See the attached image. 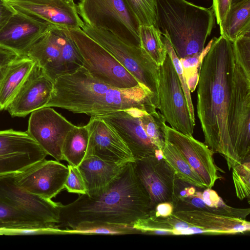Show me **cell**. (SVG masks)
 I'll return each mask as SVG.
<instances>
[{
	"label": "cell",
	"mask_w": 250,
	"mask_h": 250,
	"mask_svg": "<svg viewBox=\"0 0 250 250\" xmlns=\"http://www.w3.org/2000/svg\"><path fill=\"white\" fill-rule=\"evenodd\" d=\"M212 39L199 73L197 113L205 144L223 155L230 170L234 167L230 127L235 58L232 42L221 35Z\"/></svg>",
	"instance_id": "cell-1"
},
{
	"label": "cell",
	"mask_w": 250,
	"mask_h": 250,
	"mask_svg": "<svg viewBox=\"0 0 250 250\" xmlns=\"http://www.w3.org/2000/svg\"><path fill=\"white\" fill-rule=\"evenodd\" d=\"M133 162H127L105 188L89 196L79 194L73 202L62 205L59 228H71L85 221L131 225L153 211L148 194L135 173Z\"/></svg>",
	"instance_id": "cell-2"
},
{
	"label": "cell",
	"mask_w": 250,
	"mask_h": 250,
	"mask_svg": "<svg viewBox=\"0 0 250 250\" xmlns=\"http://www.w3.org/2000/svg\"><path fill=\"white\" fill-rule=\"evenodd\" d=\"M45 107H56L74 113L99 117L131 109L156 110L151 92L144 85L122 89L93 77L83 66L54 81L50 98Z\"/></svg>",
	"instance_id": "cell-3"
},
{
	"label": "cell",
	"mask_w": 250,
	"mask_h": 250,
	"mask_svg": "<svg viewBox=\"0 0 250 250\" xmlns=\"http://www.w3.org/2000/svg\"><path fill=\"white\" fill-rule=\"evenodd\" d=\"M156 4L157 28L168 35L178 58L202 52L214 26L212 6L186 0H156Z\"/></svg>",
	"instance_id": "cell-4"
},
{
	"label": "cell",
	"mask_w": 250,
	"mask_h": 250,
	"mask_svg": "<svg viewBox=\"0 0 250 250\" xmlns=\"http://www.w3.org/2000/svg\"><path fill=\"white\" fill-rule=\"evenodd\" d=\"M62 206L24 190L15 174L0 176V229L58 226Z\"/></svg>",
	"instance_id": "cell-5"
},
{
	"label": "cell",
	"mask_w": 250,
	"mask_h": 250,
	"mask_svg": "<svg viewBox=\"0 0 250 250\" xmlns=\"http://www.w3.org/2000/svg\"><path fill=\"white\" fill-rule=\"evenodd\" d=\"M89 37L109 52L141 84L153 94L157 108L159 65L141 46L126 43L111 32L84 23L81 28Z\"/></svg>",
	"instance_id": "cell-6"
},
{
	"label": "cell",
	"mask_w": 250,
	"mask_h": 250,
	"mask_svg": "<svg viewBox=\"0 0 250 250\" xmlns=\"http://www.w3.org/2000/svg\"><path fill=\"white\" fill-rule=\"evenodd\" d=\"M35 61L54 82L83 65L82 57L68 29L52 25L34 43L25 55Z\"/></svg>",
	"instance_id": "cell-7"
},
{
	"label": "cell",
	"mask_w": 250,
	"mask_h": 250,
	"mask_svg": "<svg viewBox=\"0 0 250 250\" xmlns=\"http://www.w3.org/2000/svg\"><path fill=\"white\" fill-rule=\"evenodd\" d=\"M77 7L84 23L107 30L126 43L141 46L140 24L125 0H80Z\"/></svg>",
	"instance_id": "cell-8"
},
{
	"label": "cell",
	"mask_w": 250,
	"mask_h": 250,
	"mask_svg": "<svg viewBox=\"0 0 250 250\" xmlns=\"http://www.w3.org/2000/svg\"><path fill=\"white\" fill-rule=\"evenodd\" d=\"M68 31L82 57L83 66L93 77L122 89L134 87L140 84L109 52L81 28Z\"/></svg>",
	"instance_id": "cell-9"
},
{
	"label": "cell",
	"mask_w": 250,
	"mask_h": 250,
	"mask_svg": "<svg viewBox=\"0 0 250 250\" xmlns=\"http://www.w3.org/2000/svg\"><path fill=\"white\" fill-rule=\"evenodd\" d=\"M159 109L171 127L192 135L194 124L171 59L167 53L158 70Z\"/></svg>",
	"instance_id": "cell-10"
},
{
	"label": "cell",
	"mask_w": 250,
	"mask_h": 250,
	"mask_svg": "<svg viewBox=\"0 0 250 250\" xmlns=\"http://www.w3.org/2000/svg\"><path fill=\"white\" fill-rule=\"evenodd\" d=\"M250 75L235 60L233 97L230 127L234 167L250 161Z\"/></svg>",
	"instance_id": "cell-11"
},
{
	"label": "cell",
	"mask_w": 250,
	"mask_h": 250,
	"mask_svg": "<svg viewBox=\"0 0 250 250\" xmlns=\"http://www.w3.org/2000/svg\"><path fill=\"white\" fill-rule=\"evenodd\" d=\"M137 178L148 194L152 210L161 203L178 202L179 185L174 171L165 159L150 156L133 162Z\"/></svg>",
	"instance_id": "cell-12"
},
{
	"label": "cell",
	"mask_w": 250,
	"mask_h": 250,
	"mask_svg": "<svg viewBox=\"0 0 250 250\" xmlns=\"http://www.w3.org/2000/svg\"><path fill=\"white\" fill-rule=\"evenodd\" d=\"M47 155L27 131L0 130V176L21 172Z\"/></svg>",
	"instance_id": "cell-13"
},
{
	"label": "cell",
	"mask_w": 250,
	"mask_h": 250,
	"mask_svg": "<svg viewBox=\"0 0 250 250\" xmlns=\"http://www.w3.org/2000/svg\"><path fill=\"white\" fill-rule=\"evenodd\" d=\"M74 126L51 107H44L31 113L27 132L47 155L60 161L64 140Z\"/></svg>",
	"instance_id": "cell-14"
},
{
	"label": "cell",
	"mask_w": 250,
	"mask_h": 250,
	"mask_svg": "<svg viewBox=\"0 0 250 250\" xmlns=\"http://www.w3.org/2000/svg\"><path fill=\"white\" fill-rule=\"evenodd\" d=\"M145 111H147L138 108L119 110L98 117L117 132L134 160L154 156L158 149L147 134L143 119Z\"/></svg>",
	"instance_id": "cell-15"
},
{
	"label": "cell",
	"mask_w": 250,
	"mask_h": 250,
	"mask_svg": "<svg viewBox=\"0 0 250 250\" xmlns=\"http://www.w3.org/2000/svg\"><path fill=\"white\" fill-rule=\"evenodd\" d=\"M68 174L67 166L45 159L15 174V181L27 192L51 199L64 188Z\"/></svg>",
	"instance_id": "cell-16"
},
{
	"label": "cell",
	"mask_w": 250,
	"mask_h": 250,
	"mask_svg": "<svg viewBox=\"0 0 250 250\" xmlns=\"http://www.w3.org/2000/svg\"><path fill=\"white\" fill-rule=\"evenodd\" d=\"M165 139L175 146L199 176L206 188H211L220 177L213 158L214 153L207 145L192 135L166 126Z\"/></svg>",
	"instance_id": "cell-17"
},
{
	"label": "cell",
	"mask_w": 250,
	"mask_h": 250,
	"mask_svg": "<svg viewBox=\"0 0 250 250\" xmlns=\"http://www.w3.org/2000/svg\"><path fill=\"white\" fill-rule=\"evenodd\" d=\"M54 82L35 62L30 73L6 109L12 117H25L44 107L53 89Z\"/></svg>",
	"instance_id": "cell-18"
},
{
	"label": "cell",
	"mask_w": 250,
	"mask_h": 250,
	"mask_svg": "<svg viewBox=\"0 0 250 250\" xmlns=\"http://www.w3.org/2000/svg\"><path fill=\"white\" fill-rule=\"evenodd\" d=\"M86 125L89 134L86 156L93 155L106 161L118 164L134 161L130 150L123 140L103 120L98 117H91Z\"/></svg>",
	"instance_id": "cell-19"
},
{
	"label": "cell",
	"mask_w": 250,
	"mask_h": 250,
	"mask_svg": "<svg viewBox=\"0 0 250 250\" xmlns=\"http://www.w3.org/2000/svg\"><path fill=\"white\" fill-rule=\"evenodd\" d=\"M52 25L17 10L0 31V46L20 56H25L30 46Z\"/></svg>",
	"instance_id": "cell-20"
},
{
	"label": "cell",
	"mask_w": 250,
	"mask_h": 250,
	"mask_svg": "<svg viewBox=\"0 0 250 250\" xmlns=\"http://www.w3.org/2000/svg\"><path fill=\"white\" fill-rule=\"evenodd\" d=\"M17 10L68 29L84 24L74 0H7Z\"/></svg>",
	"instance_id": "cell-21"
},
{
	"label": "cell",
	"mask_w": 250,
	"mask_h": 250,
	"mask_svg": "<svg viewBox=\"0 0 250 250\" xmlns=\"http://www.w3.org/2000/svg\"><path fill=\"white\" fill-rule=\"evenodd\" d=\"M173 213L178 218L209 232L210 235L237 234L250 230L246 219L199 210H179Z\"/></svg>",
	"instance_id": "cell-22"
},
{
	"label": "cell",
	"mask_w": 250,
	"mask_h": 250,
	"mask_svg": "<svg viewBox=\"0 0 250 250\" xmlns=\"http://www.w3.org/2000/svg\"><path fill=\"white\" fill-rule=\"evenodd\" d=\"M127 163H114L93 155L86 156L78 167L85 182L86 194L91 196L105 188Z\"/></svg>",
	"instance_id": "cell-23"
},
{
	"label": "cell",
	"mask_w": 250,
	"mask_h": 250,
	"mask_svg": "<svg viewBox=\"0 0 250 250\" xmlns=\"http://www.w3.org/2000/svg\"><path fill=\"white\" fill-rule=\"evenodd\" d=\"M199 210L215 214L245 219L250 209L233 208L227 205L215 191L206 188L191 196L178 198L174 211Z\"/></svg>",
	"instance_id": "cell-24"
},
{
	"label": "cell",
	"mask_w": 250,
	"mask_h": 250,
	"mask_svg": "<svg viewBox=\"0 0 250 250\" xmlns=\"http://www.w3.org/2000/svg\"><path fill=\"white\" fill-rule=\"evenodd\" d=\"M35 63V61L23 56H19L9 65L0 87V111L6 109Z\"/></svg>",
	"instance_id": "cell-25"
},
{
	"label": "cell",
	"mask_w": 250,
	"mask_h": 250,
	"mask_svg": "<svg viewBox=\"0 0 250 250\" xmlns=\"http://www.w3.org/2000/svg\"><path fill=\"white\" fill-rule=\"evenodd\" d=\"M219 27L221 35L232 42L241 36L250 34V0L231 4Z\"/></svg>",
	"instance_id": "cell-26"
},
{
	"label": "cell",
	"mask_w": 250,
	"mask_h": 250,
	"mask_svg": "<svg viewBox=\"0 0 250 250\" xmlns=\"http://www.w3.org/2000/svg\"><path fill=\"white\" fill-rule=\"evenodd\" d=\"M86 125L74 126L67 134L62 146L63 160L78 167L86 156L89 141Z\"/></svg>",
	"instance_id": "cell-27"
},
{
	"label": "cell",
	"mask_w": 250,
	"mask_h": 250,
	"mask_svg": "<svg viewBox=\"0 0 250 250\" xmlns=\"http://www.w3.org/2000/svg\"><path fill=\"white\" fill-rule=\"evenodd\" d=\"M162 151L165 160L174 171L178 180L195 187L206 188L199 176L191 167L180 151L166 139Z\"/></svg>",
	"instance_id": "cell-28"
},
{
	"label": "cell",
	"mask_w": 250,
	"mask_h": 250,
	"mask_svg": "<svg viewBox=\"0 0 250 250\" xmlns=\"http://www.w3.org/2000/svg\"><path fill=\"white\" fill-rule=\"evenodd\" d=\"M65 234L124 235L140 234L133 225L118 224L99 221L80 222L63 229Z\"/></svg>",
	"instance_id": "cell-29"
},
{
	"label": "cell",
	"mask_w": 250,
	"mask_h": 250,
	"mask_svg": "<svg viewBox=\"0 0 250 250\" xmlns=\"http://www.w3.org/2000/svg\"><path fill=\"white\" fill-rule=\"evenodd\" d=\"M161 35L160 30L153 25L139 26L141 47L159 66L163 63L167 54Z\"/></svg>",
	"instance_id": "cell-30"
},
{
	"label": "cell",
	"mask_w": 250,
	"mask_h": 250,
	"mask_svg": "<svg viewBox=\"0 0 250 250\" xmlns=\"http://www.w3.org/2000/svg\"><path fill=\"white\" fill-rule=\"evenodd\" d=\"M140 25L157 26L156 0H125Z\"/></svg>",
	"instance_id": "cell-31"
},
{
	"label": "cell",
	"mask_w": 250,
	"mask_h": 250,
	"mask_svg": "<svg viewBox=\"0 0 250 250\" xmlns=\"http://www.w3.org/2000/svg\"><path fill=\"white\" fill-rule=\"evenodd\" d=\"M212 40L213 39L208 42L202 52L180 59L190 92H194L197 86L202 62L211 44Z\"/></svg>",
	"instance_id": "cell-32"
},
{
	"label": "cell",
	"mask_w": 250,
	"mask_h": 250,
	"mask_svg": "<svg viewBox=\"0 0 250 250\" xmlns=\"http://www.w3.org/2000/svg\"><path fill=\"white\" fill-rule=\"evenodd\" d=\"M161 39L165 46L167 53L170 56L177 74L181 86L185 95L188 109L193 123L195 124L194 109L192 104L190 91L188 89L180 59L177 57L170 42L168 35L165 33L161 35Z\"/></svg>",
	"instance_id": "cell-33"
},
{
	"label": "cell",
	"mask_w": 250,
	"mask_h": 250,
	"mask_svg": "<svg viewBox=\"0 0 250 250\" xmlns=\"http://www.w3.org/2000/svg\"><path fill=\"white\" fill-rule=\"evenodd\" d=\"M232 179L237 197L240 200L247 199L250 203V163H242L233 167Z\"/></svg>",
	"instance_id": "cell-34"
},
{
	"label": "cell",
	"mask_w": 250,
	"mask_h": 250,
	"mask_svg": "<svg viewBox=\"0 0 250 250\" xmlns=\"http://www.w3.org/2000/svg\"><path fill=\"white\" fill-rule=\"evenodd\" d=\"M232 44L235 61L250 75V34L239 37Z\"/></svg>",
	"instance_id": "cell-35"
},
{
	"label": "cell",
	"mask_w": 250,
	"mask_h": 250,
	"mask_svg": "<svg viewBox=\"0 0 250 250\" xmlns=\"http://www.w3.org/2000/svg\"><path fill=\"white\" fill-rule=\"evenodd\" d=\"M38 234H64V232L63 229H61L58 226L0 229V235Z\"/></svg>",
	"instance_id": "cell-36"
},
{
	"label": "cell",
	"mask_w": 250,
	"mask_h": 250,
	"mask_svg": "<svg viewBox=\"0 0 250 250\" xmlns=\"http://www.w3.org/2000/svg\"><path fill=\"white\" fill-rule=\"evenodd\" d=\"M67 167L68 174L64 184V188L70 193L86 194L85 182L78 167L69 164Z\"/></svg>",
	"instance_id": "cell-37"
},
{
	"label": "cell",
	"mask_w": 250,
	"mask_h": 250,
	"mask_svg": "<svg viewBox=\"0 0 250 250\" xmlns=\"http://www.w3.org/2000/svg\"><path fill=\"white\" fill-rule=\"evenodd\" d=\"M19 56L15 52L0 46V87L9 65Z\"/></svg>",
	"instance_id": "cell-38"
},
{
	"label": "cell",
	"mask_w": 250,
	"mask_h": 250,
	"mask_svg": "<svg viewBox=\"0 0 250 250\" xmlns=\"http://www.w3.org/2000/svg\"><path fill=\"white\" fill-rule=\"evenodd\" d=\"M231 3V0H213L212 7L217 24L224 21Z\"/></svg>",
	"instance_id": "cell-39"
},
{
	"label": "cell",
	"mask_w": 250,
	"mask_h": 250,
	"mask_svg": "<svg viewBox=\"0 0 250 250\" xmlns=\"http://www.w3.org/2000/svg\"><path fill=\"white\" fill-rule=\"evenodd\" d=\"M17 11L7 0H0V31Z\"/></svg>",
	"instance_id": "cell-40"
},
{
	"label": "cell",
	"mask_w": 250,
	"mask_h": 250,
	"mask_svg": "<svg viewBox=\"0 0 250 250\" xmlns=\"http://www.w3.org/2000/svg\"><path fill=\"white\" fill-rule=\"evenodd\" d=\"M173 211L174 207L171 203L163 202L157 204L155 206L151 214L156 217H167L171 215Z\"/></svg>",
	"instance_id": "cell-41"
},
{
	"label": "cell",
	"mask_w": 250,
	"mask_h": 250,
	"mask_svg": "<svg viewBox=\"0 0 250 250\" xmlns=\"http://www.w3.org/2000/svg\"><path fill=\"white\" fill-rule=\"evenodd\" d=\"M154 156L158 160L165 159L162 150L159 149L156 150Z\"/></svg>",
	"instance_id": "cell-42"
},
{
	"label": "cell",
	"mask_w": 250,
	"mask_h": 250,
	"mask_svg": "<svg viewBox=\"0 0 250 250\" xmlns=\"http://www.w3.org/2000/svg\"><path fill=\"white\" fill-rule=\"evenodd\" d=\"M243 0H231V4H234L235 3H237L239 2H240Z\"/></svg>",
	"instance_id": "cell-43"
}]
</instances>
